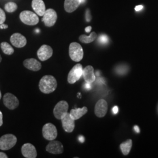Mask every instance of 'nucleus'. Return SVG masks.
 <instances>
[{
    "mask_svg": "<svg viewBox=\"0 0 158 158\" xmlns=\"http://www.w3.org/2000/svg\"><path fill=\"white\" fill-rule=\"evenodd\" d=\"M6 15L4 11L0 8V24L6 21Z\"/></svg>",
    "mask_w": 158,
    "mask_h": 158,
    "instance_id": "nucleus-27",
    "label": "nucleus"
},
{
    "mask_svg": "<svg viewBox=\"0 0 158 158\" xmlns=\"http://www.w3.org/2000/svg\"><path fill=\"white\" fill-rule=\"evenodd\" d=\"M80 4V0H65L64 2V8L67 12L71 13L76 11Z\"/></svg>",
    "mask_w": 158,
    "mask_h": 158,
    "instance_id": "nucleus-19",
    "label": "nucleus"
},
{
    "mask_svg": "<svg viewBox=\"0 0 158 158\" xmlns=\"http://www.w3.org/2000/svg\"><path fill=\"white\" fill-rule=\"evenodd\" d=\"M69 104L66 101H60L57 103L53 109V114L56 118L61 119L63 117L68 113Z\"/></svg>",
    "mask_w": 158,
    "mask_h": 158,
    "instance_id": "nucleus-8",
    "label": "nucleus"
},
{
    "mask_svg": "<svg viewBox=\"0 0 158 158\" xmlns=\"http://www.w3.org/2000/svg\"><path fill=\"white\" fill-rule=\"evenodd\" d=\"M134 131H135L136 133H139V132H140V130H139V128L137 126V125H135V126H134Z\"/></svg>",
    "mask_w": 158,
    "mask_h": 158,
    "instance_id": "nucleus-36",
    "label": "nucleus"
},
{
    "mask_svg": "<svg viewBox=\"0 0 158 158\" xmlns=\"http://www.w3.org/2000/svg\"><path fill=\"white\" fill-rule=\"evenodd\" d=\"M8 156L6 155L5 153L2 152H0V158H8Z\"/></svg>",
    "mask_w": 158,
    "mask_h": 158,
    "instance_id": "nucleus-33",
    "label": "nucleus"
},
{
    "mask_svg": "<svg viewBox=\"0 0 158 158\" xmlns=\"http://www.w3.org/2000/svg\"><path fill=\"white\" fill-rule=\"evenodd\" d=\"M79 141L80 142H84L85 141V138H84V137L83 136H80L79 138Z\"/></svg>",
    "mask_w": 158,
    "mask_h": 158,
    "instance_id": "nucleus-37",
    "label": "nucleus"
},
{
    "mask_svg": "<svg viewBox=\"0 0 158 158\" xmlns=\"http://www.w3.org/2000/svg\"><path fill=\"white\" fill-rule=\"evenodd\" d=\"M1 97H2V96H1V91H0V100L1 98Z\"/></svg>",
    "mask_w": 158,
    "mask_h": 158,
    "instance_id": "nucleus-40",
    "label": "nucleus"
},
{
    "mask_svg": "<svg viewBox=\"0 0 158 158\" xmlns=\"http://www.w3.org/2000/svg\"><path fill=\"white\" fill-rule=\"evenodd\" d=\"M53 55V49L50 46L43 45L37 51V55L40 60L45 61L50 59Z\"/></svg>",
    "mask_w": 158,
    "mask_h": 158,
    "instance_id": "nucleus-10",
    "label": "nucleus"
},
{
    "mask_svg": "<svg viewBox=\"0 0 158 158\" xmlns=\"http://www.w3.org/2000/svg\"><path fill=\"white\" fill-rule=\"evenodd\" d=\"M32 7L37 15L43 16L45 14L46 6L43 0H32Z\"/></svg>",
    "mask_w": 158,
    "mask_h": 158,
    "instance_id": "nucleus-18",
    "label": "nucleus"
},
{
    "mask_svg": "<svg viewBox=\"0 0 158 158\" xmlns=\"http://www.w3.org/2000/svg\"><path fill=\"white\" fill-rule=\"evenodd\" d=\"M85 83H86V82H85ZM91 83H86L85 85V88L87 90H90L92 88V87H91Z\"/></svg>",
    "mask_w": 158,
    "mask_h": 158,
    "instance_id": "nucleus-31",
    "label": "nucleus"
},
{
    "mask_svg": "<svg viewBox=\"0 0 158 158\" xmlns=\"http://www.w3.org/2000/svg\"><path fill=\"white\" fill-rule=\"evenodd\" d=\"M57 19V15L56 12L53 9L49 8L46 10L45 14L43 15L42 21L44 23L46 27H52L56 22Z\"/></svg>",
    "mask_w": 158,
    "mask_h": 158,
    "instance_id": "nucleus-7",
    "label": "nucleus"
},
{
    "mask_svg": "<svg viewBox=\"0 0 158 158\" xmlns=\"http://www.w3.org/2000/svg\"><path fill=\"white\" fill-rule=\"evenodd\" d=\"M85 18H86V21H87V22H90V21L91 17L90 11H89V10H87L86 11V15H85Z\"/></svg>",
    "mask_w": 158,
    "mask_h": 158,
    "instance_id": "nucleus-28",
    "label": "nucleus"
},
{
    "mask_svg": "<svg viewBox=\"0 0 158 158\" xmlns=\"http://www.w3.org/2000/svg\"><path fill=\"white\" fill-rule=\"evenodd\" d=\"M91 29H92L91 27V26H89V27H86V28H85V31L86 32H87V33H89V32H90Z\"/></svg>",
    "mask_w": 158,
    "mask_h": 158,
    "instance_id": "nucleus-35",
    "label": "nucleus"
},
{
    "mask_svg": "<svg viewBox=\"0 0 158 158\" xmlns=\"http://www.w3.org/2000/svg\"><path fill=\"white\" fill-rule=\"evenodd\" d=\"M1 48L2 52L7 55H11L14 53V48L6 42H3L1 44Z\"/></svg>",
    "mask_w": 158,
    "mask_h": 158,
    "instance_id": "nucleus-24",
    "label": "nucleus"
},
{
    "mask_svg": "<svg viewBox=\"0 0 158 158\" xmlns=\"http://www.w3.org/2000/svg\"><path fill=\"white\" fill-rule=\"evenodd\" d=\"M18 8L17 4L14 2H9L5 5V10L8 12H13L15 11Z\"/></svg>",
    "mask_w": 158,
    "mask_h": 158,
    "instance_id": "nucleus-25",
    "label": "nucleus"
},
{
    "mask_svg": "<svg viewBox=\"0 0 158 158\" xmlns=\"http://www.w3.org/2000/svg\"><path fill=\"white\" fill-rule=\"evenodd\" d=\"M108 104L107 102L104 100H99L96 103L94 112L96 116L102 118L104 117L107 112Z\"/></svg>",
    "mask_w": 158,
    "mask_h": 158,
    "instance_id": "nucleus-13",
    "label": "nucleus"
},
{
    "mask_svg": "<svg viewBox=\"0 0 158 158\" xmlns=\"http://www.w3.org/2000/svg\"><path fill=\"white\" fill-rule=\"evenodd\" d=\"M60 120L62 121L63 128L66 132L71 133L73 131L75 127V120L70 117L69 113H66Z\"/></svg>",
    "mask_w": 158,
    "mask_h": 158,
    "instance_id": "nucleus-11",
    "label": "nucleus"
},
{
    "mask_svg": "<svg viewBox=\"0 0 158 158\" xmlns=\"http://www.w3.org/2000/svg\"><path fill=\"white\" fill-rule=\"evenodd\" d=\"M80 1H81V3H83L85 2V0H80Z\"/></svg>",
    "mask_w": 158,
    "mask_h": 158,
    "instance_id": "nucleus-38",
    "label": "nucleus"
},
{
    "mask_svg": "<svg viewBox=\"0 0 158 158\" xmlns=\"http://www.w3.org/2000/svg\"><path fill=\"white\" fill-rule=\"evenodd\" d=\"M88 111V109L86 107L79 108L76 109H72L70 111V115L74 120H77L82 117Z\"/></svg>",
    "mask_w": 158,
    "mask_h": 158,
    "instance_id": "nucleus-20",
    "label": "nucleus"
},
{
    "mask_svg": "<svg viewBox=\"0 0 158 158\" xmlns=\"http://www.w3.org/2000/svg\"><path fill=\"white\" fill-rule=\"evenodd\" d=\"M83 66L80 63H77L74 66L68 74V83L72 85L75 83L83 76Z\"/></svg>",
    "mask_w": 158,
    "mask_h": 158,
    "instance_id": "nucleus-5",
    "label": "nucleus"
},
{
    "mask_svg": "<svg viewBox=\"0 0 158 158\" xmlns=\"http://www.w3.org/2000/svg\"><path fill=\"white\" fill-rule=\"evenodd\" d=\"M69 53L71 59L76 62L81 61L84 55L83 49L81 46L77 42H72L70 44Z\"/></svg>",
    "mask_w": 158,
    "mask_h": 158,
    "instance_id": "nucleus-2",
    "label": "nucleus"
},
{
    "mask_svg": "<svg viewBox=\"0 0 158 158\" xmlns=\"http://www.w3.org/2000/svg\"><path fill=\"white\" fill-rule=\"evenodd\" d=\"M132 142L131 139H128L120 145V149L124 155H127L130 153L132 148Z\"/></svg>",
    "mask_w": 158,
    "mask_h": 158,
    "instance_id": "nucleus-22",
    "label": "nucleus"
},
{
    "mask_svg": "<svg viewBox=\"0 0 158 158\" xmlns=\"http://www.w3.org/2000/svg\"><path fill=\"white\" fill-rule=\"evenodd\" d=\"M1 60H2V57H1V56L0 55V62H1Z\"/></svg>",
    "mask_w": 158,
    "mask_h": 158,
    "instance_id": "nucleus-39",
    "label": "nucleus"
},
{
    "mask_svg": "<svg viewBox=\"0 0 158 158\" xmlns=\"http://www.w3.org/2000/svg\"><path fill=\"white\" fill-rule=\"evenodd\" d=\"M21 21L27 25H35L38 23L40 19L36 13L31 11H23L19 15Z\"/></svg>",
    "mask_w": 158,
    "mask_h": 158,
    "instance_id": "nucleus-4",
    "label": "nucleus"
},
{
    "mask_svg": "<svg viewBox=\"0 0 158 158\" xmlns=\"http://www.w3.org/2000/svg\"><path fill=\"white\" fill-rule=\"evenodd\" d=\"M21 152L25 158H36L37 156V152L35 147L30 143H26L23 145Z\"/></svg>",
    "mask_w": 158,
    "mask_h": 158,
    "instance_id": "nucleus-14",
    "label": "nucleus"
},
{
    "mask_svg": "<svg viewBox=\"0 0 158 158\" xmlns=\"http://www.w3.org/2000/svg\"><path fill=\"white\" fill-rule=\"evenodd\" d=\"M46 150L50 153L57 155L63 152L64 148L60 142L53 140L48 144L46 147Z\"/></svg>",
    "mask_w": 158,
    "mask_h": 158,
    "instance_id": "nucleus-12",
    "label": "nucleus"
},
{
    "mask_svg": "<svg viewBox=\"0 0 158 158\" xmlns=\"http://www.w3.org/2000/svg\"><path fill=\"white\" fill-rule=\"evenodd\" d=\"M42 135L46 140L50 141L55 140L57 136L56 127L50 123L46 124L42 128Z\"/></svg>",
    "mask_w": 158,
    "mask_h": 158,
    "instance_id": "nucleus-6",
    "label": "nucleus"
},
{
    "mask_svg": "<svg viewBox=\"0 0 158 158\" xmlns=\"http://www.w3.org/2000/svg\"><path fill=\"white\" fill-rule=\"evenodd\" d=\"M129 66L125 64H121L115 68V72L119 76H124L129 71Z\"/></svg>",
    "mask_w": 158,
    "mask_h": 158,
    "instance_id": "nucleus-23",
    "label": "nucleus"
},
{
    "mask_svg": "<svg viewBox=\"0 0 158 158\" xmlns=\"http://www.w3.org/2000/svg\"><path fill=\"white\" fill-rule=\"evenodd\" d=\"M56 79L52 75H46L42 77L39 83V88L44 94H50L56 89Z\"/></svg>",
    "mask_w": 158,
    "mask_h": 158,
    "instance_id": "nucleus-1",
    "label": "nucleus"
},
{
    "mask_svg": "<svg viewBox=\"0 0 158 158\" xmlns=\"http://www.w3.org/2000/svg\"><path fill=\"white\" fill-rule=\"evenodd\" d=\"M112 111L114 114H117V113H118V107L117 106H114L113 108Z\"/></svg>",
    "mask_w": 158,
    "mask_h": 158,
    "instance_id": "nucleus-29",
    "label": "nucleus"
},
{
    "mask_svg": "<svg viewBox=\"0 0 158 158\" xmlns=\"http://www.w3.org/2000/svg\"><path fill=\"white\" fill-rule=\"evenodd\" d=\"M3 102L6 107L11 110L16 109L19 104L17 97L10 93H6L3 97Z\"/></svg>",
    "mask_w": 158,
    "mask_h": 158,
    "instance_id": "nucleus-9",
    "label": "nucleus"
},
{
    "mask_svg": "<svg viewBox=\"0 0 158 158\" xmlns=\"http://www.w3.org/2000/svg\"><path fill=\"white\" fill-rule=\"evenodd\" d=\"M8 28V26L7 25L4 24V23L0 24V29H6Z\"/></svg>",
    "mask_w": 158,
    "mask_h": 158,
    "instance_id": "nucleus-34",
    "label": "nucleus"
},
{
    "mask_svg": "<svg viewBox=\"0 0 158 158\" xmlns=\"http://www.w3.org/2000/svg\"><path fill=\"white\" fill-rule=\"evenodd\" d=\"M23 66L33 72H38L42 68V64L38 60L34 58L27 59L23 61Z\"/></svg>",
    "mask_w": 158,
    "mask_h": 158,
    "instance_id": "nucleus-16",
    "label": "nucleus"
},
{
    "mask_svg": "<svg viewBox=\"0 0 158 158\" xmlns=\"http://www.w3.org/2000/svg\"><path fill=\"white\" fill-rule=\"evenodd\" d=\"M83 76L86 83H92L96 80V75L94 72V68L91 66H87L83 69Z\"/></svg>",
    "mask_w": 158,
    "mask_h": 158,
    "instance_id": "nucleus-17",
    "label": "nucleus"
},
{
    "mask_svg": "<svg viewBox=\"0 0 158 158\" xmlns=\"http://www.w3.org/2000/svg\"><path fill=\"white\" fill-rule=\"evenodd\" d=\"M97 38V34L95 32H93L91 33L89 36H87L85 35H81L79 37V40L81 42L84 44H90L91 42L95 40Z\"/></svg>",
    "mask_w": 158,
    "mask_h": 158,
    "instance_id": "nucleus-21",
    "label": "nucleus"
},
{
    "mask_svg": "<svg viewBox=\"0 0 158 158\" xmlns=\"http://www.w3.org/2000/svg\"><path fill=\"white\" fill-rule=\"evenodd\" d=\"M17 137L13 134H6L0 138V149L2 151L9 150L17 143Z\"/></svg>",
    "mask_w": 158,
    "mask_h": 158,
    "instance_id": "nucleus-3",
    "label": "nucleus"
},
{
    "mask_svg": "<svg viewBox=\"0 0 158 158\" xmlns=\"http://www.w3.org/2000/svg\"><path fill=\"white\" fill-rule=\"evenodd\" d=\"M3 115L2 113L0 111V127L2 126L3 124Z\"/></svg>",
    "mask_w": 158,
    "mask_h": 158,
    "instance_id": "nucleus-32",
    "label": "nucleus"
},
{
    "mask_svg": "<svg viewBox=\"0 0 158 158\" xmlns=\"http://www.w3.org/2000/svg\"><path fill=\"white\" fill-rule=\"evenodd\" d=\"M12 45L18 48H21L27 45V40L26 38L19 33H15L12 35L10 38Z\"/></svg>",
    "mask_w": 158,
    "mask_h": 158,
    "instance_id": "nucleus-15",
    "label": "nucleus"
},
{
    "mask_svg": "<svg viewBox=\"0 0 158 158\" xmlns=\"http://www.w3.org/2000/svg\"><path fill=\"white\" fill-rule=\"evenodd\" d=\"M143 8V6L139 5V6H136L135 10L136 11H141Z\"/></svg>",
    "mask_w": 158,
    "mask_h": 158,
    "instance_id": "nucleus-30",
    "label": "nucleus"
},
{
    "mask_svg": "<svg viewBox=\"0 0 158 158\" xmlns=\"http://www.w3.org/2000/svg\"><path fill=\"white\" fill-rule=\"evenodd\" d=\"M98 42L102 44H106L108 42V38L106 35H101L98 38Z\"/></svg>",
    "mask_w": 158,
    "mask_h": 158,
    "instance_id": "nucleus-26",
    "label": "nucleus"
}]
</instances>
